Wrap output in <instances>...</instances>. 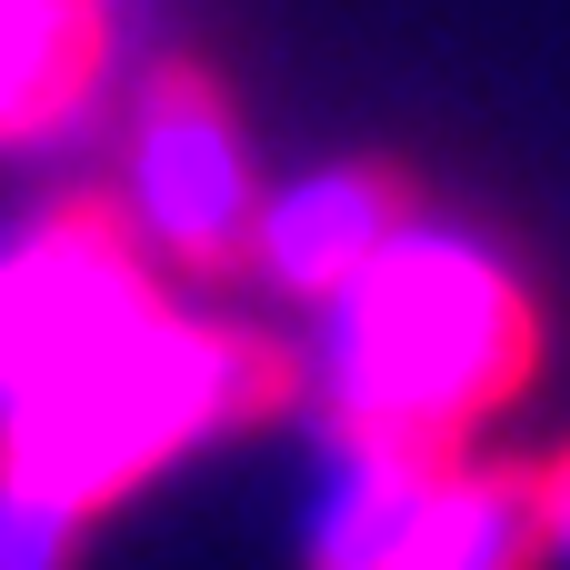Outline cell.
Wrapping results in <instances>:
<instances>
[{"instance_id":"6da1fadb","label":"cell","mask_w":570,"mask_h":570,"mask_svg":"<svg viewBox=\"0 0 570 570\" xmlns=\"http://www.w3.org/2000/svg\"><path fill=\"white\" fill-rule=\"evenodd\" d=\"M541 321L531 291L461 230L401 220L321 301V401L341 441L451 451L531 381Z\"/></svg>"},{"instance_id":"7a4b0ae2","label":"cell","mask_w":570,"mask_h":570,"mask_svg":"<svg viewBox=\"0 0 570 570\" xmlns=\"http://www.w3.org/2000/svg\"><path fill=\"white\" fill-rule=\"evenodd\" d=\"M291 391H301V371L261 331L180 321L170 301H150L130 331L90 341L80 361H60L0 401V491L90 531V511L120 501L130 481H150L180 441L261 421Z\"/></svg>"},{"instance_id":"3957f363","label":"cell","mask_w":570,"mask_h":570,"mask_svg":"<svg viewBox=\"0 0 570 570\" xmlns=\"http://www.w3.org/2000/svg\"><path fill=\"white\" fill-rule=\"evenodd\" d=\"M150 301H160V281L120 210H100V200L40 210L30 230L0 240V401L30 391L40 371L80 361L90 341L130 331Z\"/></svg>"},{"instance_id":"277c9868","label":"cell","mask_w":570,"mask_h":570,"mask_svg":"<svg viewBox=\"0 0 570 570\" xmlns=\"http://www.w3.org/2000/svg\"><path fill=\"white\" fill-rule=\"evenodd\" d=\"M250 150L200 70H160L130 120V230L180 271H230L250 250Z\"/></svg>"},{"instance_id":"5b68a950","label":"cell","mask_w":570,"mask_h":570,"mask_svg":"<svg viewBox=\"0 0 570 570\" xmlns=\"http://www.w3.org/2000/svg\"><path fill=\"white\" fill-rule=\"evenodd\" d=\"M411 220L401 180L371 170V160H331L311 180H291L281 200L250 210V261L271 271V291H301V301H331L391 230Z\"/></svg>"},{"instance_id":"8992f818","label":"cell","mask_w":570,"mask_h":570,"mask_svg":"<svg viewBox=\"0 0 570 570\" xmlns=\"http://www.w3.org/2000/svg\"><path fill=\"white\" fill-rule=\"evenodd\" d=\"M541 501H531V471H471V461H441L391 570H541Z\"/></svg>"},{"instance_id":"52a82bcc","label":"cell","mask_w":570,"mask_h":570,"mask_svg":"<svg viewBox=\"0 0 570 570\" xmlns=\"http://www.w3.org/2000/svg\"><path fill=\"white\" fill-rule=\"evenodd\" d=\"M451 451H411V441H341V471L321 491V531H311V570H391L431 471Z\"/></svg>"},{"instance_id":"ba28073f","label":"cell","mask_w":570,"mask_h":570,"mask_svg":"<svg viewBox=\"0 0 570 570\" xmlns=\"http://www.w3.org/2000/svg\"><path fill=\"white\" fill-rule=\"evenodd\" d=\"M100 80V0H0V140L60 120Z\"/></svg>"},{"instance_id":"9c48e42d","label":"cell","mask_w":570,"mask_h":570,"mask_svg":"<svg viewBox=\"0 0 570 570\" xmlns=\"http://www.w3.org/2000/svg\"><path fill=\"white\" fill-rule=\"evenodd\" d=\"M70 551H80V521L0 491V570H70Z\"/></svg>"},{"instance_id":"30bf717a","label":"cell","mask_w":570,"mask_h":570,"mask_svg":"<svg viewBox=\"0 0 570 570\" xmlns=\"http://www.w3.org/2000/svg\"><path fill=\"white\" fill-rule=\"evenodd\" d=\"M531 501H541V541L570 551V451L551 461V471H531Z\"/></svg>"}]
</instances>
